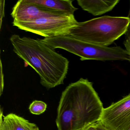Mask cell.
<instances>
[{
    "instance_id": "cell-12",
    "label": "cell",
    "mask_w": 130,
    "mask_h": 130,
    "mask_svg": "<svg viewBox=\"0 0 130 130\" xmlns=\"http://www.w3.org/2000/svg\"><path fill=\"white\" fill-rule=\"evenodd\" d=\"M124 44L125 50L130 55V25L125 34V39L124 42Z\"/></svg>"
},
{
    "instance_id": "cell-18",
    "label": "cell",
    "mask_w": 130,
    "mask_h": 130,
    "mask_svg": "<svg viewBox=\"0 0 130 130\" xmlns=\"http://www.w3.org/2000/svg\"><path fill=\"white\" fill-rule=\"evenodd\" d=\"M128 130H130V128H129V129H128Z\"/></svg>"
},
{
    "instance_id": "cell-15",
    "label": "cell",
    "mask_w": 130,
    "mask_h": 130,
    "mask_svg": "<svg viewBox=\"0 0 130 130\" xmlns=\"http://www.w3.org/2000/svg\"><path fill=\"white\" fill-rule=\"evenodd\" d=\"M94 125L98 130H109L103 125L100 121L94 124Z\"/></svg>"
},
{
    "instance_id": "cell-11",
    "label": "cell",
    "mask_w": 130,
    "mask_h": 130,
    "mask_svg": "<svg viewBox=\"0 0 130 130\" xmlns=\"http://www.w3.org/2000/svg\"><path fill=\"white\" fill-rule=\"evenodd\" d=\"M47 106V104L44 102L35 100L29 106V111L34 115H40L45 111Z\"/></svg>"
},
{
    "instance_id": "cell-2",
    "label": "cell",
    "mask_w": 130,
    "mask_h": 130,
    "mask_svg": "<svg viewBox=\"0 0 130 130\" xmlns=\"http://www.w3.org/2000/svg\"><path fill=\"white\" fill-rule=\"evenodd\" d=\"M10 41L14 52L39 75L42 86L52 89L63 84L69 68L67 58L39 39L14 34Z\"/></svg>"
},
{
    "instance_id": "cell-4",
    "label": "cell",
    "mask_w": 130,
    "mask_h": 130,
    "mask_svg": "<svg viewBox=\"0 0 130 130\" xmlns=\"http://www.w3.org/2000/svg\"><path fill=\"white\" fill-rule=\"evenodd\" d=\"M41 41L53 49L60 48L79 56L82 61H126L130 55L120 46L103 47L80 41L69 35L44 38Z\"/></svg>"
},
{
    "instance_id": "cell-8",
    "label": "cell",
    "mask_w": 130,
    "mask_h": 130,
    "mask_svg": "<svg viewBox=\"0 0 130 130\" xmlns=\"http://www.w3.org/2000/svg\"><path fill=\"white\" fill-rule=\"evenodd\" d=\"M0 130H39L35 123L14 113L4 116L1 111Z\"/></svg>"
},
{
    "instance_id": "cell-3",
    "label": "cell",
    "mask_w": 130,
    "mask_h": 130,
    "mask_svg": "<svg viewBox=\"0 0 130 130\" xmlns=\"http://www.w3.org/2000/svg\"><path fill=\"white\" fill-rule=\"evenodd\" d=\"M130 25V17L104 16L78 22L68 35L80 41L108 47L125 35Z\"/></svg>"
},
{
    "instance_id": "cell-17",
    "label": "cell",
    "mask_w": 130,
    "mask_h": 130,
    "mask_svg": "<svg viewBox=\"0 0 130 130\" xmlns=\"http://www.w3.org/2000/svg\"><path fill=\"white\" fill-rule=\"evenodd\" d=\"M130 17V9H129V13H128V17Z\"/></svg>"
},
{
    "instance_id": "cell-9",
    "label": "cell",
    "mask_w": 130,
    "mask_h": 130,
    "mask_svg": "<svg viewBox=\"0 0 130 130\" xmlns=\"http://www.w3.org/2000/svg\"><path fill=\"white\" fill-rule=\"evenodd\" d=\"M120 2L119 0H77L78 5L94 16L101 15L111 11Z\"/></svg>"
},
{
    "instance_id": "cell-7",
    "label": "cell",
    "mask_w": 130,
    "mask_h": 130,
    "mask_svg": "<svg viewBox=\"0 0 130 130\" xmlns=\"http://www.w3.org/2000/svg\"><path fill=\"white\" fill-rule=\"evenodd\" d=\"M11 15L14 22H26L42 17L63 15L49 11L31 3L30 0H20L12 8Z\"/></svg>"
},
{
    "instance_id": "cell-16",
    "label": "cell",
    "mask_w": 130,
    "mask_h": 130,
    "mask_svg": "<svg viewBox=\"0 0 130 130\" xmlns=\"http://www.w3.org/2000/svg\"><path fill=\"white\" fill-rule=\"evenodd\" d=\"M84 130H98L96 129V128L95 127V125H90V126H89V127H87L86 128H85Z\"/></svg>"
},
{
    "instance_id": "cell-14",
    "label": "cell",
    "mask_w": 130,
    "mask_h": 130,
    "mask_svg": "<svg viewBox=\"0 0 130 130\" xmlns=\"http://www.w3.org/2000/svg\"><path fill=\"white\" fill-rule=\"evenodd\" d=\"M1 95L3 93V90L4 86V76L3 71V65L2 61L1 60Z\"/></svg>"
},
{
    "instance_id": "cell-10",
    "label": "cell",
    "mask_w": 130,
    "mask_h": 130,
    "mask_svg": "<svg viewBox=\"0 0 130 130\" xmlns=\"http://www.w3.org/2000/svg\"><path fill=\"white\" fill-rule=\"evenodd\" d=\"M31 3L49 11L63 15H74L78 9L73 4L71 0H30Z\"/></svg>"
},
{
    "instance_id": "cell-5",
    "label": "cell",
    "mask_w": 130,
    "mask_h": 130,
    "mask_svg": "<svg viewBox=\"0 0 130 130\" xmlns=\"http://www.w3.org/2000/svg\"><path fill=\"white\" fill-rule=\"evenodd\" d=\"M78 22L74 15H70L42 17L28 22L13 21L12 24L21 30L46 38L68 35Z\"/></svg>"
},
{
    "instance_id": "cell-6",
    "label": "cell",
    "mask_w": 130,
    "mask_h": 130,
    "mask_svg": "<svg viewBox=\"0 0 130 130\" xmlns=\"http://www.w3.org/2000/svg\"><path fill=\"white\" fill-rule=\"evenodd\" d=\"M100 121L109 130L130 128V94L103 110Z\"/></svg>"
},
{
    "instance_id": "cell-13",
    "label": "cell",
    "mask_w": 130,
    "mask_h": 130,
    "mask_svg": "<svg viewBox=\"0 0 130 130\" xmlns=\"http://www.w3.org/2000/svg\"><path fill=\"white\" fill-rule=\"evenodd\" d=\"M5 1L1 0L0 1V6H1V27L2 25L3 19L4 17V9H5Z\"/></svg>"
},
{
    "instance_id": "cell-1",
    "label": "cell",
    "mask_w": 130,
    "mask_h": 130,
    "mask_svg": "<svg viewBox=\"0 0 130 130\" xmlns=\"http://www.w3.org/2000/svg\"><path fill=\"white\" fill-rule=\"evenodd\" d=\"M103 108L93 83L81 78L61 94L56 119L57 130H84L100 121Z\"/></svg>"
}]
</instances>
